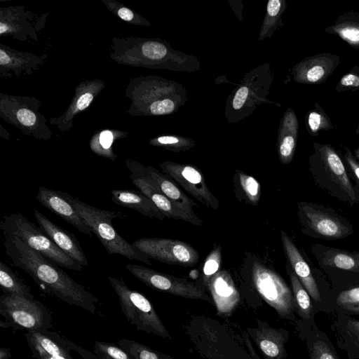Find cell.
Listing matches in <instances>:
<instances>
[{
  "label": "cell",
  "mask_w": 359,
  "mask_h": 359,
  "mask_svg": "<svg viewBox=\"0 0 359 359\" xmlns=\"http://www.w3.org/2000/svg\"><path fill=\"white\" fill-rule=\"evenodd\" d=\"M26 14L22 6L1 8L0 34L21 39L20 36L26 32L35 36V33L32 32L31 24L27 21L29 17Z\"/></svg>",
  "instance_id": "83f0119b"
},
{
  "label": "cell",
  "mask_w": 359,
  "mask_h": 359,
  "mask_svg": "<svg viewBox=\"0 0 359 359\" xmlns=\"http://www.w3.org/2000/svg\"><path fill=\"white\" fill-rule=\"evenodd\" d=\"M287 271L294 296L296 313L302 320H309L313 309L311 297L290 266H287Z\"/></svg>",
  "instance_id": "4dcf8cb0"
},
{
  "label": "cell",
  "mask_w": 359,
  "mask_h": 359,
  "mask_svg": "<svg viewBox=\"0 0 359 359\" xmlns=\"http://www.w3.org/2000/svg\"><path fill=\"white\" fill-rule=\"evenodd\" d=\"M0 286L4 294H16L34 299L30 287L19 278L3 262H0Z\"/></svg>",
  "instance_id": "1f68e13d"
},
{
  "label": "cell",
  "mask_w": 359,
  "mask_h": 359,
  "mask_svg": "<svg viewBox=\"0 0 359 359\" xmlns=\"http://www.w3.org/2000/svg\"><path fill=\"white\" fill-rule=\"evenodd\" d=\"M147 258L184 267L199 262L198 252L189 243L167 238H141L133 243Z\"/></svg>",
  "instance_id": "8fae6325"
},
{
  "label": "cell",
  "mask_w": 359,
  "mask_h": 359,
  "mask_svg": "<svg viewBox=\"0 0 359 359\" xmlns=\"http://www.w3.org/2000/svg\"><path fill=\"white\" fill-rule=\"evenodd\" d=\"M159 166L162 172L203 205L213 210L219 208V201L208 187L205 177L198 168L171 161L160 163Z\"/></svg>",
  "instance_id": "7c38bea8"
},
{
  "label": "cell",
  "mask_w": 359,
  "mask_h": 359,
  "mask_svg": "<svg viewBox=\"0 0 359 359\" xmlns=\"http://www.w3.org/2000/svg\"><path fill=\"white\" fill-rule=\"evenodd\" d=\"M46 55L42 57L29 53L19 52L1 44L0 47V73L6 77L13 72L15 75L22 72L31 73L43 62Z\"/></svg>",
  "instance_id": "603a6c76"
},
{
  "label": "cell",
  "mask_w": 359,
  "mask_h": 359,
  "mask_svg": "<svg viewBox=\"0 0 359 359\" xmlns=\"http://www.w3.org/2000/svg\"><path fill=\"white\" fill-rule=\"evenodd\" d=\"M102 81L94 79L81 83L76 88L75 95L65 112L57 118L50 120L61 130H69L74 116L85 110L94 97L102 90Z\"/></svg>",
  "instance_id": "ffe728a7"
},
{
  "label": "cell",
  "mask_w": 359,
  "mask_h": 359,
  "mask_svg": "<svg viewBox=\"0 0 359 359\" xmlns=\"http://www.w3.org/2000/svg\"><path fill=\"white\" fill-rule=\"evenodd\" d=\"M34 216L40 227L60 250L83 266H88L86 254L74 234L56 225L35 208Z\"/></svg>",
  "instance_id": "d6986e66"
},
{
  "label": "cell",
  "mask_w": 359,
  "mask_h": 359,
  "mask_svg": "<svg viewBox=\"0 0 359 359\" xmlns=\"http://www.w3.org/2000/svg\"><path fill=\"white\" fill-rule=\"evenodd\" d=\"M354 156L355 158L359 162V145L356 147V149L354 150Z\"/></svg>",
  "instance_id": "f907efd6"
},
{
  "label": "cell",
  "mask_w": 359,
  "mask_h": 359,
  "mask_svg": "<svg viewBox=\"0 0 359 359\" xmlns=\"http://www.w3.org/2000/svg\"><path fill=\"white\" fill-rule=\"evenodd\" d=\"M355 133L359 137V123L358 124L357 128L355 129Z\"/></svg>",
  "instance_id": "816d5d0a"
},
{
  "label": "cell",
  "mask_w": 359,
  "mask_h": 359,
  "mask_svg": "<svg viewBox=\"0 0 359 359\" xmlns=\"http://www.w3.org/2000/svg\"><path fill=\"white\" fill-rule=\"evenodd\" d=\"M125 163L130 171L133 170L144 176L167 198L180 206L187 213L196 215L192 207H198V204L186 195L167 175L151 165L144 166L131 159H126Z\"/></svg>",
  "instance_id": "4fadbf2b"
},
{
  "label": "cell",
  "mask_w": 359,
  "mask_h": 359,
  "mask_svg": "<svg viewBox=\"0 0 359 359\" xmlns=\"http://www.w3.org/2000/svg\"><path fill=\"white\" fill-rule=\"evenodd\" d=\"M325 32L339 36L353 48L359 50V11L351 10L339 15Z\"/></svg>",
  "instance_id": "484cf974"
},
{
  "label": "cell",
  "mask_w": 359,
  "mask_h": 359,
  "mask_svg": "<svg viewBox=\"0 0 359 359\" xmlns=\"http://www.w3.org/2000/svg\"><path fill=\"white\" fill-rule=\"evenodd\" d=\"M107 278L118 298L121 311L130 324L134 325L137 331L171 339L152 304L144 294L130 289L121 279L110 276Z\"/></svg>",
  "instance_id": "8992f818"
},
{
  "label": "cell",
  "mask_w": 359,
  "mask_h": 359,
  "mask_svg": "<svg viewBox=\"0 0 359 359\" xmlns=\"http://www.w3.org/2000/svg\"><path fill=\"white\" fill-rule=\"evenodd\" d=\"M297 210L301 230L311 237L335 241L353 233V225L332 208L300 201L297 203Z\"/></svg>",
  "instance_id": "52a82bcc"
},
{
  "label": "cell",
  "mask_w": 359,
  "mask_h": 359,
  "mask_svg": "<svg viewBox=\"0 0 359 359\" xmlns=\"http://www.w3.org/2000/svg\"><path fill=\"white\" fill-rule=\"evenodd\" d=\"M94 353L102 359H135L119 346L106 341H95Z\"/></svg>",
  "instance_id": "8d00e7d4"
},
{
  "label": "cell",
  "mask_w": 359,
  "mask_h": 359,
  "mask_svg": "<svg viewBox=\"0 0 359 359\" xmlns=\"http://www.w3.org/2000/svg\"><path fill=\"white\" fill-rule=\"evenodd\" d=\"M313 107L305 116V126L308 133L316 137L320 132L334 129L335 126L321 105L316 102Z\"/></svg>",
  "instance_id": "d6a6232c"
},
{
  "label": "cell",
  "mask_w": 359,
  "mask_h": 359,
  "mask_svg": "<svg viewBox=\"0 0 359 359\" xmlns=\"http://www.w3.org/2000/svg\"><path fill=\"white\" fill-rule=\"evenodd\" d=\"M285 7V2L280 0H270L267 4L268 14L274 17L278 15Z\"/></svg>",
  "instance_id": "bcb514c9"
},
{
  "label": "cell",
  "mask_w": 359,
  "mask_h": 359,
  "mask_svg": "<svg viewBox=\"0 0 359 359\" xmlns=\"http://www.w3.org/2000/svg\"><path fill=\"white\" fill-rule=\"evenodd\" d=\"M339 62V56L332 53L308 56L294 67V79L302 84H322L333 74Z\"/></svg>",
  "instance_id": "5bb4252c"
},
{
  "label": "cell",
  "mask_w": 359,
  "mask_h": 359,
  "mask_svg": "<svg viewBox=\"0 0 359 359\" xmlns=\"http://www.w3.org/2000/svg\"><path fill=\"white\" fill-rule=\"evenodd\" d=\"M4 246L13 264L29 274L45 292L96 314L97 297L53 261L29 248L16 236L4 235Z\"/></svg>",
  "instance_id": "6da1fadb"
},
{
  "label": "cell",
  "mask_w": 359,
  "mask_h": 359,
  "mask_svg": "<svg viewBox=\"0 0 359 359\" xmlns=\"http://www.w3.org/2000/svg\"><path fill=\"white\" fill-rule=\"evenodd\" d=\"M36 200L80 232L85 234L93 233L91 229L76 211L74 205L73 197L69 194L39 187Z\"/></svg>",
  "instance_id": "9a60e30c"
},
{
  "label": "cell",
  "mask_w": 359,
  "mask_h": 359,
  "mask_svg": "<svg viewBox=\"0 0 359 359\" xmlns=\"http://www.w3.org/2000/svg\"><path fill=\"white\" fill-rule=\"evenodd\" d=\"M298 126L294 112L289 109L285 116L278 145V156L282 164H288L293 159L298 137Z\"/></svg>",
  "instance_id": "4316f807"
},
{
  "label": "cell",
  "mask_w": 359,
  "mask_h": 359,
  "mask_svg": "<svg viewBox=\"0 0 359 359\" xmlns=\"http://www.w3.org/2000/svg\"><path fill=\"white\" fill-rule=\"evenodd\" d=\"M208 289L218 313L225 314L231 311L239 302L238 292L231 275L226 270H219L211 278Z\"/></svg>",
  "instance_id": "7402d4cb"
},
{
  "label": "cell",
  "mask_w": 359,
  "mask_h": 359,
  "mask_svg": "<svg viewBox=\"0 0 359 359\" xmlns=\"http://www.w3.org/2000/svg\"><path fill=\"white\" fill-rule=\"evenodd\" d=\"M0 327L28 332L49 330L53 327L50 310L41 302L25 297L4 294L0 297Z\"/></svg>",
  "instance_id": "5b68a950"
},
{
  "label": "cell",
  "mask_w": 359,
  "mask_h": 359,
  "mask_svg": "<svg viewBox=\"0 0 359 359\" xmlns=\"http://www.w3.org/2000/svg\"><path fill=\"white\" fill-rule=\"evenodd\" d=\"M283 249L290 267L304 285L310 297L316 302L321 301V296L309 264L303 258L291 238L280 231Z\"/></svg>",
  "instance_id": "44dd1931"
},
{
  "label": "cell",
  "mask_w": 359,
  "mask_h": 359,
  "mask_svg": "<svg viewBox=\"0 0 359 359\" xmlns=\"http://www.w3.org/2000/svg\"><path fill=\"white\" fill-rule=\"evenodd\" d=\"M25 337L34 359H74L71 341L56 332H27Z\"/></svg>",
  "instance_id": "2e32d148"
},
{
  "label": "cell",
  "mask_w": 359,
  "mask_h": 359,
  "mask_svg": "<svg viewBox=\"0 0 359 359\" xmlns=\"http://www.w3.org/2000/svg\"><path fill=\"white\" fill-rule=\"evenodd\" d=\"M111 200L118 205L135 210L144 216L163 219L164 215L140 191L131 189L111 190Z\"/></svg>",
  "instance_id": "cb8c5ba5"
},
{
  "label": "cell",
  "mask_w": 359,
  "mask_h": 359,
  "mask_svg": "<svg viewBox=\"0 0 359 359\" xmlns=\"http://www.w3.org/2000/svg\"><path fill=\"white\" fill-rule=\"evenodd\" d=\"M319 264L359 273V252L318 245L314 248Z\"/></svg>",
  "instance_id": "d4e9b609"
},
{
  "label": "cell",
  "mask_w": 359,
  "mask_h": 359,
  "mask_svg": "<svg viewBox=\"0 0 359 359\" xmlns=\"http://www.w3.org/2000/svg\"><path fill=\"white\" fill-rule=\"evenodd\" d=\"M252 279L261 297L276 310L280 319L294 320L296 308L292 291L277 272L255 261Z\"/></svg>",
  "instance_id": "9c48e42d"
},
{
  "label": "cell",
  "mask_w": 359,
  "mask_h": 359,
  "mask_svg": "<svg viewBox=\"0 0 359 359\" xmlns=\"http://www.w3.org/2000/svg\"><path fill=\"white\" fill-rule=\"evenodd\" d=\"M106 6L123 20L133 24H141L140 16L136 17L135 13L130 9L119 6V4L114 1H103Z\"/></svg>",
  "instance_id": "f35d334b"
},
{
  "label": "cell",
  "mask_w": 359,
  "mask_h": 359,
  "mask_svg": "<svg viewBox=\"0 0 359 359\" xmlns=\"http://www.w3.org/2000/svg\"><path fill=\"white\" fill-rule=\"evenodd\" d=\"M11 350L7 347H0V359H11Z\"/></svg>",
  "instance_id": "681fc988"
},
{
  "label": "cell",
  "mask_w": 359,
  "mask_h": 359,
  "mask_svg": "<svg viewBox=\"0 0 359 359\" xmlns=\"http://www.w3.org/2000/svg\"><path fill=\"white\" fill-rule=\"evenodd\" d=\"M74 208L91 229L109 255L118 254L130 260H137L151 266V262L133 243H130L114 229L112 219L122 217L121 212L102 210L73 198Z\"/></svg>",
  "instance_id": "3957f363"
},
{
  "label": "cell",
  "mask_w": 359,
  "mask_h": 359,
  "mask_svg": "<svg viewBox=\"0 0 359 359\" xmlns=\"http://www.w3.org/2000/svg\"><path fill=\"white\" fill-rule=\"evenodd\" d=\"M40 102L35 97L1 94L0 116L20 129L24 134L49 140L52 132L39 112Z\"/></svg>",
  "instance_id": "ba28073f"
},
{
  "label": "cell",
  "mask_w": 359,
  "mask_h": 359,
  "mask_svg": "<svg viewBox=\"0 0 359 359\" xmlns=\"http://www.w3.org/2000/svg\"><path fill=\"white\" fill-rule=\"evenodd\" d=\"M344 310H346L350 313L359 314V303L354 304H348L341 306Z\"/></svg>",
  "instance_id": "c3c4849f"
},
{
  "label": "cell",
  "mask_w": 359,
  "mask_h": 359,
  "mask_svg": "<svg viewBox=\"0 0 359 359\" xmlns=\"http://www.w3.org/2000/svg\"><path fill=\"white\" fill-rule=\"evenodd\" d=\"M344 157L351 172L353 174L355 179L359 183V162L355 158L351 151L347 147L344 146Z\"/></svg>",
  "instance_id": "ee69618b"
},
{
  "label": "cell",
  "mask_w": 359,
  "mask_h": 359,
  "mask_svg": "<svg viewBox=\"0 0 359 359\" xmlns=\"http://www.w3.org/2000/svg\"><path fill=\"white\" fill-rule=\"evenodd\" d=\"M257 327H248V332L266 359H285L287 353L285 347L289 339V331L274 328L259 319Z\"/></svg>",
  "instance_id": "ac0fdd59"
},
{
  "label": "cell",
  "mask_w": 359,
  "mask_h": 359,
  "mask_svg": "<svg viewBox=\"0 0 359 359\" xmlns=\"http://www.w3.org/2000/svg\"><path fill=\"white\" fill-rule=\"evenodd\" d=\"M309 170L316 184L339 201L353 205L355 193L343 161L330 144L313 142L309 158Z\"/></svg>",
  "instance_id": "7a4b0ae2"
},
{
  "label": "cell",
  "mask_w": 359,
  "mask_h": 359,
  "mask_svg": "<svg viewBox=\"0 0 359 359\" xmlns=\"http://www.w3.org/2000/svg\"><path fill=\"white\" fill-rule=\"evenodd\" d=\"M337 93L359 90V65L353 66L336 85Z\"/></svg>",
  "instance_id": "74e56055"
},
{
  "label": "cell",
  "mask_w": 359,
  "mask_h": 359,
  "mask_svg": "<svg viewBox=\"0 0 359 359\" xmlns=\"http://www.w3.org/2000/svg\"><path fill=\"white\" fill-rule=\"evenodd\" d=\"M174 109L173 101L168 98L154 101L149 107L150 112L154 115L167 114L173 111Z\"/></svg>",
  "instance_id": "60d3db41"
},
{
  "label": "cell",
  "mask_w": 359,
  "mask_h": 359,
  "mask_svg": "<svg viewBox=\"0 0 359 359\" xmlns=\"http://www.w3.org/2000/svg\"><path fill=\"white\" fill-rule=\"evenodd\" d=\"M340 306L359 303V287L341 292L337 298Z\"/></svg>",
  "instance_id": "b9f144b4"
},
{
  "label": "cell",
  "mask_w": 359,
  "mask_h": 359,
  "mask_svg": "<svg viewBox=\"0 0 359 359\" xmlns=\"http://www.w3.org/2000/svg\"><path fill=\"white\" fill-rule=\"evenodd\" d=\"M222 258L221 247L215 243L206 257L203 267L202 285L205 290L208 289L211 278L219 271Z\"/></svg>",
  "instance_id": "d590c367"
},
{
  "label": "cell",
  "mask_w": 359,
  "mask_h": 359,
  "mask_svg": "<svg viewBox=\"0 0 359 359\" xmlns=\"http://www.w3.org/2000/svg\"><path fill=\"white\" fill-rule=\"evenodd\" d=\"M234 185L239 199L257 205L261 197V186L254 177L238 170L234 175Z\"/></svg>",
  "instance_id": "f546056e"
},
{
  "label": "cell",
  "mask_w": 359,
  "mask_h": 359,
  "mask_svg": "<svg viewBox=\"0 0 359 359\" xmlns=\"http://www.w3.org/2000/svg\"><path fill=\"white\" fill-rule=\"evenodd\" d=\"M4 235L19 237L27 245L53 261L57 266L81 271L83 266L74 261L48 236L44 231L20 212L4 216L0 222Z\"/></svg>",
  "instance_id": "277c9868"
},
{
  "label": "cell",
  "mask_w": 359,
  "mask_h": 359,
  "mask_svg": "<svg viewBox=\"0 0 359 359\" xmlns=\"http://www.w3.org/2000/svg\"><path fill=\"white\" fill-rule=\"evenodd\" d=\"M130 172L129 177L133 184L155 204L165 217L183 220L196 226H202L203 221L199 217L187 213L167 198L144 176L133 170H130Z\"/></svg>",
  "instance_id": "e0dca14e"
},
{
  "label": "cell",
  "mask_w": 359,
  "mask_h": 359,
  "mask_svg": "<svg viewBox=\"0 0 359 359\" xmlns=\"http://www.w3.org/2000/svg\"><path fill=\"white\" fill-rule=\"evenodd\" d=\"M343 329L345 335L357 346H359V320L343 315Z\"/></svg>",
  "instance_id": "ab89813d"
},
{
  "label": "cell",
  "mask_w": 359,
  "mask_h": 359,
  "mask_svg": "<svg viewBox=\"0 0 359 359\" xmlns=\"http://www.w3.org/2000/svg\"><path fill=\"white\" fill-rule=\"evenodd\" d=\"M180 140L174 136H161L156 140L151 141V144L156 146H162L168 148H175L177 150L187 148L181 145Z\"/></svg>",
  "instance_id": "7bdbcfd3"
},
{
  "label": "cell",
  "mask_w": 359,
  "mask_h": 359,
  "mask_svg": "<svg viewBox=\"0 0 359 359\" xmlns=\"http://www.w3.org/2000/svg\"><path fill=\"white\" fill-rule=\"evenodd\" d=\"M309 359H340L328 337L312 324L305 337Z\"/></svg>",
  "instance_id": "f1b7e54d"
},
{
  "label": "cell",
  "mask_w": 359,
  "mask_h": 359,
  "mask_svg": "<svg viewBox=\"0 0 359 359\" xmlns=\"http://www.w3.org/2000/svg\"><path fill=\"white\" fill-rule=\"evenodd\" d=\"M249 90L246 86L241 87L235 94L233 99V107L235 109H239L243 107L247 100Z\"/></svg>",
  "instance_id": "f6af8a7d"
},
{
  "label": "cell",
  "mask_w": 359,
  "mask_h": 359,
  "mask_svg": "<svg viewBox=\"0 0 359 359\" xmlns=\"http://www.w3.org/2000/svg\"><path fill=\"white\" fill-rule=\"evenodd\" d=\"M126 267L134 277L152 289L183 298L213 302L202 285L138 264H128Z\"/></svg>",
  "instance_id": "30bf717a"
},
{
  "label": "cell",
  "mask_w": 359,
  "mask_h": 359,
  "mask_svg": "<svg viewBox=\"0 0 359 359\" xmlns=\"http://www.w3.org/2000/svg\"><path fill=\"white\" fill-rule=\"evenodd\" d=\"M117 344L135 359H174L171 355L156 351L139 341L121 339L117 341Z\"/></svg>",
  "instance_id": "836d02e7"
},
{
  "label": "cell",
  "mask_w": 359,
  "mask_h": 359,
  "mask_svg": "<svg viewBox=\"0 0 359 359\" xmlns=\"http://www.w3.org/2000/svg\"><path fill=\"white\" fill-rule=\"evenodd\" d=\"M72 351L76 352L83 359H102L98 358L94 353H92L85 348H83L71 341Z\"/></svg>",
  "instance_id": "7dc6e473"
},
{
  "label": "cell",
  "mask_w": 359,
  "mask_h": 359,
  "mask_svg": "<svg viewBox=\"0 0 359 359\" xmlns=\"http://www.w3.org/2000/svg\"><path fill=\"white\" fill-rule=\"evenodd\" d=\"M114 140V135L113 132L104 130L92 138L90 147L91 150L97 155L115 161L118 156L113 151L112 144Z\"/></svg>",
  "instance_id": "e575fe53"
}]
</instances>
